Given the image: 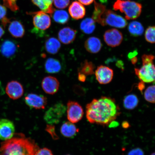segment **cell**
<instances>
[{
    "instance_id": "cell-22",
    "label": "cell",
    "mask_w": 155,
    "mask_h": 155,
    "mask_svg": "<svg viewBox=\"0 0 155 155\" xmlns=\"http://www.w3.org/2000/svg\"><path fill=\"white\" fill-rule=\"evenodd\" d=\"M45 68L46 72L48 73H57L61 70V65L59 60L55 58H49L45 64Z\"/></svg>"
},
{
    "instance_id": "cell-16",
    "label": "cell",
    "mask_w": 155,
    "mask_h": 155,
    "mask_svg": "<svg viewBox=\"0 0 155 155\" xmlns=\"http://www.w3.org/2000/svg\"><path fill=\"white\" fill-rule=\"evenodd\" d=\"M69 12L71 17L75 20L82 19L86 15V9L84 6L78 1L71 3L69 7Z\"/></svg>"
},
{
    "instance_id": "cell-36",
    "label": "cell",
    "mask_w": 155,
    "mask_h": 155,
    "mask_svg": "<svg viewBox=\"0 0 155 155\" xmlns=\"http://www.w3.org/2000/svg\"><path fill=\"white\" fill-rule=\"evenodd\" d=\"M35 155H53L51 151L47 148H44L36 151Z\"/></svg>"
},
{
    "instance_id": "cell-14",
    "label": "cell",
    "mask_w": 155,
    "mask_h": 155,
    "mask_svg": "<svg viewBox=\"0 0 155 155\" xmlns=\"http://www.w3.org/2000/svg\"><path fill=\"white\" fill-rule=\"evenodd\" d=\"M41 86L46 94L53 95L57 93L59 90V82L55 77L48 76L45 77L42 80Z\"/></svg>"
},
{
    "instance_id": "cell-31",
    "label": "cell",
    "mask_w": 155,
    "mask_h": 155,
    "mask_svg": "<svg viewBox=\"0 0 155 155\" xmlns=\"http://www.w3.org/2000/svg\"><path fill=\"white\" fill-rule=\"evenodd\" d=\"M155 26H149L145 31V37L147 42L151 44L155 43Z\"/></svg>"
},
{
    "instance_id": "cell-45",
    "label": "cell",
    "mask_w": 155,
    "mask_h": 155,
    "mask_svg": "<svg viewBox=\"0 0 155 155\" xmlns=\"http://www.w3.org/2000/svg\"><path fill=\"white\" fill-rule=\"evenodd\" d=\"M5 34V31L1 26H0V39Z\"/></svg>"
},
{
    "instance_id": "cell-1",
    "label": "cell",
    "mask_w": 155,
    "mask_h": 155,
    "mask_svg": "<svg viewBox=\"0 0 155 155\" xmlns=\"http://www.w3.org/2000/svg\"><path fill=\"white\" fill-rule=\"evenodd\" d=\"M120 110L115 100L103 96L98 99H94L87 104L86 117L90 123L108 126L120 115Z\"/></svg>"
},
{
    "instance_id": "cell-34",
    "label": "cell",
    "mask_w": 155,
    "mask_h": 155,
    "mask_svg": "<svg viewBox=\"0 0 155 155\" xmlns=\"http://www.w3.org/2000/svg\"><path fill=\"white\" fill-rule=\"evenodd\" d=\"M46 130L50 134L54 140H57L59 139V137L55 133V127L53 125L48 124L47 125Z\"/></svg>"
},
{
    "instance_id": "cell-24",
    "label": "cell",
    "mask_w": 155,
    "mask_h": 155,
    "mask_svg": "<svg viewBox=\"0 0 155 155\" xmlns=\"http://www.w3.org/2000/svg\"><path fill=\"white\" fill-rule=\"evenodd\" d=\"M139 101L136 95L129 94L126 96L123 100L124 107L126 109L132 110L138 106Z\"/></svg>"
},
{
    "instance_id": "cell-37",
    "label": "cell",
    "mask_w": 155,
    "mask_h": 155,
    "mask_svg": "<svg viewBox=\"0 0 155 155\" xmlns=\"http://www.w3.org/2000/svg\"><path fill=\"white\" fill-rule=\"evenodd\" d=\"M127 155H144V153L142 149L137 148L130 151Z\"/></svg>"
},
{
    "instance_id": "cell-10",
    "label": "cell",
    "mask_w": 155,
    "mask_h": 155,
    "mask_svg": "<svg viewBox=\"0 0 155 155\" xmlns=\"http://www.w3.org/2000/svg\"><path fill=\"white\" fill-rule=\"evenodd\" d=\"M104 41L107 45L113 48L120 45L123 39L122 33L115 28L106 31L104 33Z\"/></svg>"
},
{
    "instance_id": "cell-12",
    "label": "cell",
    "mask_w": 155,
    "mask_h": 155,
    "mask_svg": "<svg viewBox=\"0 0 155 155\" xmlns=\"http://www.w3.org/2000/svg\"><path fill=\"white\" fill-rule=\"evenodd\" d=\"M15 127L13 122L7 119H0V139H10L15 134Z\"/></svg>"
},
{
    "instance_id": "cell-21",
    "label": "cell",
    "mask_w": 155,
    "mask_h": 155,
    "mask_svg": "<svg viewBox=\"0 0 155 155\" xmlns=\"http://www.w3.org/2000/svg\"><path fill=\"white\" fill-rule=\"evenodd\" d=\"M32 2L41 11L49 14L51 16L55 10L53 6V0H32Z\"/></svg>"
},
{
    "instance_id": "cell-25",
    "label": "cell",
    "mask_w": 155,
    "mask_h": 155,
    "mask_svg": "<svg viewBox=\"0 0 155 155\" xmlns=\"http://www.w3.org/2000/svg\"><path fill=\"white\" fill-rule=\"evenodd\" d=\"M94 7L92 18L95 22H97L101 24L102 17L106 10V7L104 5L97 3L96 2H94Z\"/></svg>"
},
{
    "instance_id": "cell-13",
    "label": "cell",
    "mask_w": 155,
    "mask_h": 155,
    "mask_svg": "<svg viewBox=\"0 0 155 155\" xmlns=\"http://www.w3.org/2000/svg\"><path fill=\"white\" fill-rule=\"evenodd\" d=\"M5 91L9 97L14 100L21 98L24 93V89L22 85L15 81H11L7 83Z\"/></svg>"
},
{
    "instance_id": "cell-44",
    "label": "cell",
    "mask_w": 155,
    "mask_h": 155,
    "mask_svg": "<svg viewBox=\"0 0 155 155\" xmlns=\"http://www.w3.org/2000/svg\"><path fill=\"white\" fill-rule=\"evenodd\" d=\"M137 54V51H134L132 53H130L128 55V58L130 59H131L133 57H136V55Z\"/></svg>"
},
{
    "instance_id": "cell-20",
    "label": "cell",
    "mask_w": 155,
    "mask_h": 155,
    "mask_svg": "<svg viewBox=\"0 0 155 155\" xmlns=\"http://www.w3.org/2000/svg\"><path fill=\"white\" fill-rule=\"evenodd\" d=\"M79 130L76 126L70 121L66 122L63 123L61 128V134L67 138H71L74 137L78 132Z\"/></svg>"
},
{
    "instance_id": "cell-32",
    "label": "cell",
    "mask_w": 155,
    "mask_h": 155,
    "mask_svg": "<svg viewBox=\"0 0 155 155\" xmlns=\"http://www.w3.org/2000/svg\"><path fill=\"white\" fill-rule=\"evenodd\" d=\"M17 0H3V4L12 11L15 12L19 9L17 4Z\"/></svg>"
},
{
    "instance_id": "cell-17",
    "label": "cell",
    "mask_w": 155,
    "mask_h": 155,
    "mask_svg": "<svg viewBox=\"0 0 155 155\" xmlns=\"http://www.w3.org/2000/svg\"><path fill=\"white\" fill-rule=\"evenodd\" d=\"M18 46L14 42L7 40L4 41L1 47V53L6 58H11L14 56L17 51Z\"/></svg>"
},
{
    "instance_id": "cell-43",
    "label": "cell",
    "mask_w": 155,
    "mask_h": 155,
    "mask_svg": "<svg viewBox=\"0 0 155 155\" xmlns=\"http://www.w3.org/2000/svg\"><path fill=\"white\" fill-rule=\"evenodd\" d=\"M122 127L124 129H127L130 127V124L128 122L124 121L122 124Z\"/></svg>"
},
{
    "instance_id": "cell-8",
    "label": "cell",
    "mask_w": 155,
    "mask_h": 155,
    "mask_svg": "<svg viewBox=\"0 0 155 155\" xmlns=\"http://www.w3.org/2000/svg\"><path fill=\"white\" fill-rule=\"evenodd\" d=\"M34 15L33 23L35 28L38 30H47L51 25V19L49 15L41 11L28 13Z\"/></svg>"
},
{
    "instance_id": "cell-23",
    "label": "cell",
    "mask_w": 155,
    "mask_h": 155,
    "mask_svg": "<svg viewBox=\"0 0 155 155\" xmlns=\"http://www.w3.org/2000/svg\"><path fill=\"white\" fill-rule=\"evenodd\" d=\"M45 46L47 53L51 54H55L59 51L61 45L59 41L57 38L51 37L46 40Z\"/></svg>"
},
{
    "instance_id": "cell-6",
    "label": "cell",
    "mask_w": 155,
    "mask_h": 155,
    "mask_svg": "<svg viewBox=\"0 0 155 155\" xmlns=\"http://www.w3.org/2000/svg\"><path fill=\"white\" fill-rule=\"evenodd\" d=\"M84 115L83 108L78 102L69 101L67 104V116L68 120L73 123L81 120Z\"/></svg>"
},
{
    "instance_id": "cell-7",
    "label": "cell",
    "mask_w": 155,
    "mask_h": 155,
    "mask_svg": "<svg viewBox=\"0 0 155 155\" xmlns=\"http://www.w3.org/2000/svg\"><path fill=\"white\" fill-rule=\"evenodd\" d=\"M135 73L141 81L150 83L155 81V67L153 63L143 65L140 68H135Z\"/></svg>"
},
{
    "instance_id": "cell-42",
    "label": "cell",
    "mask_w": 155,
    "mask_h": 155,
    "mask_svg": "<svg viewBox=\"0 0 155 155\" xmlns=\"http://www.w3.org/2000/svg\"><path fill=\"white\" fill-rule=\"evenodd\" d=\"M78 79L81 82H84L86 80V76L82 73L79 72Z\"/></svg>"
},
{
    "instance_id": "cell-35",
    "label": "cell",
    "mask_w": 155,
    "mask_h": 155,
    "mask_svg": "<svg viewBox=\"0 0 155 155\" xmlns=\"http://www.w3.org/2000/svg\"><path fill=\"white\" fill-rule=\"evenodd\" d=\"M143 65L149 63H153L154 57L152 55H146L144 54L142 56Z\"/></svg>"
},
{
    "instance_id": "cell-9",
    "label": "cell",
    "mask_w": 155,
    "mask_h": 155,
    "mask_svg": "<svg viewBox=\"0 0 155 155\" xmlns=\"http://www.w3.org/2000/svg\"><path fill=\"white\" fill-rule=\"evenodd\" d=\"M25 101L27 105L36 110L44 109L47 104V99L42 95L28 94L25 97Z\"/></svg>"
},
{
    "instance_id": "cell-3",
    "label": "cell",
    "mask_w": 155,
    "mask_h": 155,
    "mask_svg": "<svg viewBox=\"0 0 155 155\" xmlns=\"http://www.w3.org/2000/svg\"><path fill=\"white\" fill-rule=\"evenodd\" d=\"M114 10L119 11L125 15L127 20L136 19L140 16L142 11L141 4L131 0H117L113 6Z\"/></svg>"
},
{
    "instance_id": "cell-29",
    "label": "cell",
    "mask_w": 155,
    "mask_h": 155,
    "mask_svg": "<svg viewBox=\"0 0 155 155\" xmlns=\"http://www.w3.org/2000/svg\"><path fill=\"white\" fill-rule=\"evenodd\" d=\"M95 66L92 62L86 60L81 64V66L78 69L79 72L87 75L94 74Z\"/></svg>"
},
{
    "instance_id": "cell-30",
    "label": "cell",
    "mask_w": 155,
    "mask_h": 155,
    "mask_svg": "<svg viewBox=\"0 0 155 155\" xmlns=\"http://www.w3.org/2000/svg\"><path fill=\"white\" fill-rule=\"evenodd\" d=\"M155 86H151L145 91L144 97L145 100L151 103L154 104L155 102Z\"/></svg>"
},
{
    "instance_id": "cell-33",
    "label": "cell",
    "mask_w": 155,
    "mask_h": 155,
    "mask_svg": "<svg viewBox=\"0 0 155 155\" xmlns=\"http://www.w3.org/2000/svg\"><path fill=\"white\" fill-rule=\"evenodd\" d=\"M70 0H53V3L57 8L63 9L69 5Z\"/></svg>"
},
{
    "instance_id": "cell-5",
    "label": "cell",
    "mask_w": 155,
    "mask_h": 155,
    "mask_svg": "<svg viewBox=\"0 0 155 155\" xmlns=\"http://www.w3.org/2000/svg\"><path fill=\"white\" fill-rule=\"evenodd\" d=\"M67 108L61 103L54 104L45 114L44 119L46 123L54 125L59 123L66 111Z\"/></svg>"
},
{
    "instance_id": "cell-38",
    "label": "cell",
    "mask_w": 155,
    "mask_h": 155,
    "mask_svg": "<svg viewBox=\"0 0 155 155\" xmlns=\"http://www.w3.org/2000/svg\"><path fill=\"white\" fill-rule=\"evenodd\" d=\"M7 14V9L5 7L0 5V20L5 18Z\"/></svg>"
},
{
    "instance_id": "cell-2",
    "label": "cell",
    "mask_w": 155,
    "mask_h": 155,
    "mask_svg": "<svg viewBox=\"0 0 155 155\" xmlns=\"http://www.w3.org/2000/svg\"><path fill=\"white\" fill-rule=\"evenodd\" d=\"M38 149L34 141L18 134L1 143L0 155H35Z\"/></svg>"
},
{
    "instance_id": "cell-11",
    "label": "cell",
    "mask_w": 155,
    "mask_h": 155,
    "mask_svg": "<svg viewBox=\"0 0 155 155\" xmlns=\"http://www.w3.org/2000/svg\"><path fill=\"white\" fill-rule=\"evenodd\" d=\"M96 78L98 82L102 84L110 83L113 79L114 71L110 68L104 65H100L95 71Z\"/></svg>"
},
{
    "instance_id": "cell-41",
    "label": "cell",
    "mask_w": 155,
    "mask_h": 155,
    "mask_svg": "<svg viewBox=\"0 0 155 155\" xmlns=\"http://www.w3.org/2000/svg\"><path fill=\"white\" fill-rule=\"evenodd\" d=\"M139 90L140 91L141 94H142L143 90H144L145 88V85L144 82L141 81V82L138 83V86H137Z\"/></svg>"
},
{
    "instance_id": "cell-15",
    "label": "cell",
    "mask_w": 155,
    "mask_h": 155,
    "mask_svg": "<svg viewBox=\"0 0 155 155\" xmlns=\"http://www.w3.org/2000/svg\"><path fill=\"white\" fill-rule=\"evenodd\" d=\"M77 31L69 27H65L61 29L58 34V38L62 43L68 45L72 43L75 39Z\"/></svg>"
},
{
    "instance_id": "cell-46",
    "label": "cell",
    "mask_w": 155,
    "mask_h": 155,
    "mask_svg": "<svg viewBox=\"0 0 155 155\" xmlns=\"http://www.w3.org/2000/svg\"><path fill=\"white\" fill-rule=\"evenodd\" d=\"M131 61L132 63L133 64H135L137 63V58L136 57H133L131 58Z\"/></svg>"
},
{
    "instance_id": "cell-27",
    "label": "cell",
    "mask_w": 155,
    "mask_h": 155,
    "mask_svg": "<svg viewBox=\"0 0 155 155\" xmlns=\"http://www.w3.org/2000/svg\"><path fill=\"white\" fill-rule=\"evenodd\" d=\"M51 16L56 22L61 24H66L69 19V15L67 12L63 10H55Z\"/></svg>"
},
{
    "instance_id": "cell-26",
    "label": "cell",
    "mask_w": 155,
    "mask_h": 155,
    "mask_svg": "<svg viewBox=\"0 0 155 155\" xmlns=\"http://www.w3.org/2000/svg\"><path fill=\"white\" fill-rule=\"evenodd\" d=\"M95 28V22L92 18H86L81 23V30L85 34H92L94 32Z\"/></svg>"
},
{
    "instance_id": "cell-40",
    "label": "cell",
    "mask_w": 155,
    "mask_h": 155,
    "mask_svg": "<svg viewBox=\"0 0 155 155\" xmlns=\"http://www.w3.org/2000/svg\"><path fill=\"white\" fill-rule=\"evenodd\" d=\"M94 0H78L79 2L82 5H88L91 4Z\"/></svg>"
},
{
    "instance_id": "cell-18",
    "label": "cell",
    "mask_w": 155,
    "mask_h": 155,
    "mask_svg": "<svg viewBox=\"0 0 155 155\" xmlns=\"http://www.w3.org/2000/svg\"><path fill=\"white\" fill-rule=\"evenodd\" d=\"M84 47L89 53L96 54L101 50L102 44L99 38L96 37H91L85 41Z\"/></svg>"
},
{
    "instance_id": "cell-19",
    "label": "cell",
    "mask_w": 155,
    "mask_h": 155,
    "mask_svg": "<svg viewBox=\"0 0 155 155\" xmlns=\"http://www.w3.org/2000/svg\"><path fill=\"white\" fill-rule=\"evenodd\" d=\"M8 31L11 35L15 38H22L25 32L24 25L20 21L17 20L13 21L10 23Z\"/></svg>"
},
{
    "instance_id": "cell-4",
    "label": "cell",
    "mask_w": 155,
    "mask_h": 155,
    "mask_svg": "<svg viewBox=\"0 0 155 155\" xmlns=\"http://www.w3.org/2000/svg\"><path fill=\"white\" fill-rule=\"evenodd\" d=\"M102 26H109L114 28H123L127 26V21L121 15L110 10H106L103 15L101 24Z\"/></svg>"
},
{
    "instance_id": "cell-47",
    "label": "cell",
    "mask_w": 155,
    "mask_h": 155,
    "mask_svg": "<svg viewBox=\"0 0 155 155\" xmlns=\"http://www.w3.org/2000/svg\"><path fill=\"white\" fill-rule=\"evenodd\" d=\"M150 155H155V153L153 152V153H152Z\"/></svg>"
},
{
    "instance_id": "cell-48",
    "label": "cell",
    "mask_w": 155,
    "mask_h": 155,
    "mask_svg": "<svg viewBox=\"0 0 155 155\" xmlns=\"http://www.w3.org/2000/svg\"><path fill=\"white\" fill-rule=\"evenodd\" d=\"M69 155V154H68V155Z\"/></svg>"
},
{
    "instance_id": "cell-28",
    "label": "cell",
    "mask_w": 155,
    "mask_h": 155,
    "mask_svg": "<svg viewBox=\"0 0 155 155\" xmlns=\"http://www.w3.org/2000/svg\"><path fill=\"white\" fill-rule=\"evenodd\" d=\"M128 29L130 34L134 37L142 35L144 31V27L142 24L136 21H133L130 23Z\"/></svg>"
},
{
    "instance_id": "cell-39",
    "label": "cell",
    "mask_w": 155,
    "mask_h": 155,
    "mask_svg": "<svg viewBox=\"0 0 155 155\" xmlns=\"http://www.w3.org/2000/svg\"><path fill=\"white\" fill-rule=\"evenodd\" d=\"M74 91L75 92L77 93V94H80V92L82 94L83 92H84V90L82 87L78 86V85H75L74 87Z\"/></svg>"
}]
</instances>
